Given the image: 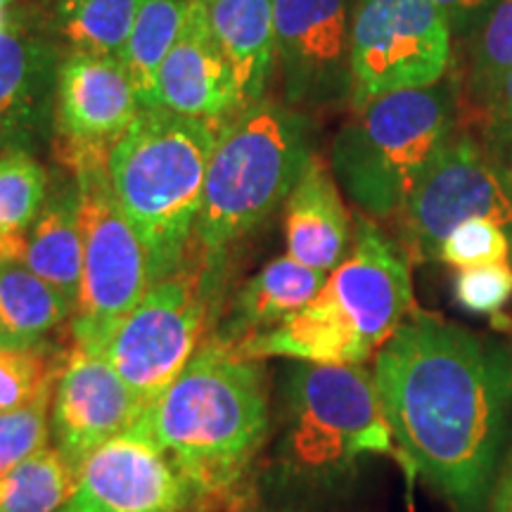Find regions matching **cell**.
<instances>
[{
  "mask_svg": "<svg viewBox=\"0 0 512 512\" xmlns=\"http://www.w3.org/2000/svg\"><path fill=\"white\" fill-rule=\"evenodd\" d=\"M396 451L458 512H489L512 444V351L413 309L375 356Z\"/></svg>",
  "mask_w": 512,
  "mask_h": 512,
  "instance_id": "6da1fadb",
  "label": "cell"
},
{
  "mask_svg": "<svg viewBox=\"0 0 512 512\" xmlns=\"http://www.w3.org/2000/svg\"><path fill=\"white\" fill-rule=\"evenodd\" d=\"M140 425L195 496L228 494L247 475L271 425L261 361L226 339H207Z\"/></svg>",
  "mask_w": 512,
  "mask_h": 512,
  "instance_id": "7a4b0ae2",
  "label": "cell"
},
{
  "mask_svg": "<svg viewBox=\"0 0 512 512\" xmlns=\"http://www.w3.org/2000/svg\"><path fill=\"white\" fill-rule=\"evenodd\" d=\"M411 264L403 245L358 214L349 254L316 297L278 328L238 347L259 361L278 356L299 363H366L413 311Z\"/></svg>",
  "mask_w": 512,
  "mask_h": 512,
  "instance_id": "3957f363",
  "label": "cell"
},
{
  "mask_svg": "<svg viewBox=\"0 0 512 512\" xmlns=\"http://www.w3.org/2000/svg\"><path fill=\"white\" fill-rule=\"evenodd\" d=\"M219 128L152 107L112 145L114 195L147 249L152 283L176 273L188 256Z\"/></svg>",
  "mask_w": 512,
  "mask_h": 512,
  "instance_id": "277c9868",
  "label": "cell"
},
{
  "mask_svg": "<svg viewBox=\"0 0 512 512\" xmlns=\"http://www.w3.org/2000/svg\"><path fill=\"white\" fill-rule=\"evenodd\" d=\"M309 138V119L268 95L223 121L188 254L221 268L230 247L285 207L313 155Z\"/></svg>",
  "mask_w": 512,
  "mask_h": 512,
  "instance_id": "5b68a950",
  "label": "cell"
},
{
  "mask_svg": "<svg viewBox=\"0 0 512 512\" xmlns=\"http://www.w3.org/2000/svg\"><path fill=\"white\" fill-rule=\"evenodd\" d=\"M458 76L427 88L370 100L332 143L330 169L347 195L373 219H392L432 164L451 145Z\"/></svg>",
  "mask_w": 512,
  "mask_h": 512,
  "instance_id": "8992f818",
  "label": "cell"
},
{
  "mask_svg": "<svg viewBox=\"0 0 512 512\" xmlns=\"http://www.w3.org/2000/svg\"><path fill=\"white\" fill-rule=\"evenodd\" d=\"M394 451L375 377L363 363H299L292 370L285 460L297 475L335 479L363 456Z\"/></svg>",
  "mask_w": 512,
  "mask_h": 512,
  "instance_id": "52a82bcc",
  "label": "cell"
},
{
  "mask_svg": "<svg viewBox=\"0 0 512 512\" xmlns=\"http://www.w3.org/2000/svg\"><path fill=\"white\" fill-rule=\"evenodd\" d=\"M110 152H86L67 169L79 188L83 268L72 316L76 347L102 351L110 335L152 287L150 256L110 181Z\"/></svg>",
  "mask_w": 512,
  "mask_h": 512,
  "instance_id": "ba28073f",
  "label": "cell"
},
{
  "mask_svg": "<svg viewBox=\"0 0 512 512\" xmlns=\"http://www.w3.org/2000/svg\"><path fill=\"white\" fill-rule=\"evenodd\" d=\"M219 287L221 268L188 254L176 273L152 283L102 347L100 354L131 387L145 411L204 344Z\"/></svg>",
  "mask_w": 512,
  "mask_h": 512,
  "instance_id": "9c48e42d",
  "label": "cell"
},
{
  "mask_svg": "<svg viewBox=\"0 0 512 512\" xmlns=\"http://www.w3.org/2000/svg\"><path fill=\"white\" fill-rule=\"evenodd\" d=\"M451 29L430 0H356L351 15V107L427 88L448 74Z\"/></svg>",
  "mask_w": 512,
  "mask_h": 512,
  "instance_id": "30bf717a",
  "label": "cell"
},
{
  "mask_svg": "<svg viewBox=\"0 0 512 512\" xmlns=\"http://www.w3.org/2000/svg\"><path fill=\"white\" fill-rule=\"evenodd\" d=\"M399 219L411 261H434L448 235L470 219L512 230V183L475 138L458 136L415 185Z\"/></svg>",
  "mask_w": 512,
  "mask_h": 512,
  "instance_id": "8fae6325",
  "label": "cell"
},
{
  "mask_svg": "<svg viewBox=\"0 0 512 512\" xmlns=\"http://www.w3.org/2000/svg\"><path fill=\"white\" fill-rule=\"evenodd\" d=\"M195 498L178 465L138 420L83 460L60 512H183Z\"/></svg>",
  "mask_w": 512,
  "mask_h": 512,
  "instance_id": "7c38bea8",
  "label": "cell"
},
{
  "mask_svg": "<svg viewBox=\"0 0 512 512\" xmlns=\"http://www.w3.org/2000/svg\"><path fill=\"white\" fill-rule=\"evenodd\" d=\"M275 67L292 107H323L351 95L347 0H275Z\"/></svg>",
  "mask_w": 512,
  "mask_h": 512,
  "instance_id": "4fadbf2b",
  "label": "cell"
},
{
  "mask_svg": "<svg viewBox=\"0 0 512 512\" xmlns=\"http://www.w3.org/2000/svg\"><path fill=\"white\" fill-rule=\"evenodd\" d=\"M145 406L98 351L69 349L55 380L50 434L55 448L79 467L95 448L143 418Z\"/></svg>",
  "mask_w": 512,
  "mask_h": 512,
  "instance_id": "5bb4252c",
  "label": "cell"
},
{
  "mask_svg": "<svg viewBox=\"0 0 512 512\" xmlns=\"http://www.w3.org/2000/svg\"><path fill=\"white\" fill-rule=\"evenodd\" d=\"M140 110L124 62L72 50L57 74V157L81 150L110 152Z\"/></svg>",
  "mask_w": 512,
  "mask_h": 512,
  "instance_id": "9a60e30c",
  "label": "cell"
},
{
  "mask_svg": "<svg viewBox=\"0 0 512 512\" xmlns=\"http://www.w3.org/2000/svg\"><path fill=\"white\" fill-rule=\"evenodd\" d=\"M157 107L214 126L240 112L233 67L211 31L204 0L190 3L181 36L159 69Z\"/></svg>",
  "mask_w": 512,
  "mask_h": 512,
  "instance_id": "2e32d148",
  "label": "cell"
},
{
  "mask_svg": "<svg viewBox=\"0 0 512 512\" xmlns=\"http://www.w3.org/2000/svg\"><path fill=\"white\" fill-rule=\"evenodd\" d=\"M64 57L48 38L17 24L0 31V150H29L55 124Z\"/></svg>",
  "mask_w": 512,
  "mask_h": 512,
  "instance_id": "e0dca14e",
  "label": "cell"
},
{
  "mask_svg": "<svg viewBox=\"0 0 512 512\" xmlns=\"http://www.w3.org/2000/svg\"><path fill=\"white\" fill-rule=\"evenodd\" d=\"M287 254L304 266L330 273L351 249V219L335 174L323 157L311 155L285 202Z\"/></svg>",
  "mask_w": 512,
  "mask_h": 512,
  "instance_id": "ac0fdd59",
  "label": "cell"
},
{
  "mask_svg": "<svg viewBox=\"0 0 512 512\" xmlns=\"http://www.w3.org/2000/svg\"><path fill=\"white\" fill-rule=\"evenodd\" d=\"M325 278L328 273L304 266L290 254L278 256L240 287L216 337L242 344L278 328L283 320L302 311L316 297Z\"/></svg>",
  "mask_w": 512,
  "mask_h": 512,
  "instance_id": "d6986e66",
  "label": "cell"
},
{
  "mask_svg": "<svg viewBox=\"0 0 512 512\" xmlns=\"http://www.w3.org/2000/svg\"><path fill=\"white\" fill-rule=\"evenodd\" d=\"M216 41L233 67L240 110L264 100L275 69V0H204Z\"/></svg>",
  "mask_w": 512,
  "mask_h": 512,
  "instance_id": "ffe728a7",
  "label": "cell"
},
{
  "mask_svg": "<svg viewBox=\"0 0 512 512\" xmlns=\"http://www.w3.org/2000/svg\"><path fill=\"white\" fill-rule=\"evenodd\" d=\"M22 261L38 278L53 285L76 311L81 292L83 240L79 221V188L76 181L60 185L48 195L41 214L29 228Z\"/></svg>",
  "mask_w": 512,
  "mask_h": 512,
  "instance_id": "44dd1931",
  "label": "cell"
},
{
  "mask_svg": "<svg viewBox=\"0 0 512 512\" xmlns=\"http://www.w3.org/2000/svg\"><path fill=\"white\" fill-rule=\"evenodd\" d=\"M72 316V302L19 256L0 259V349H41L50 332Z\"/></svg>",
  "mask_w": 512,
  "mask_h": 512,
  "instance_id": "7402d4cb",
  "label": "cell"
},
{
  "mask_svg": "<svg viewBox=\"0 0 512 512\" xmlns=\"http://www.w3.org/2000/svg\"><path fill=\"white\" fill-rule=\"evenodd\" d=\"M188 10L190 0H140L124 67L143 110L157 107V74L181 36Z\"/></svg>",
  "mask_w": 512,
  "mask_h": 512,
  "instance_id": "603a6c76",
  "label": "cell"
},
{
  "mask_svg": "<svg viewBox=\"0 0 512 512\" xmlns=\"http://www.w3.org/2000/svg\"><path fill=\"white\" fill-rule=\"evenodd\" d=\"M138 8L140 0H57L55 31L79 53L124 62Z\"/></svg>",
  "mask_w": 512,
  "mask_h": 512,
  "instance_id": "cb8c5ba5",
  "label": "cell"
},
{
  "mask_svg": "<svg viewBox=\"0 0 512 512\" xmlns=\"http://www.w3.org/2000/svg\"><path fill=\"white\" fill-rule=\"evenodd\" d=\"M48 200V174L29 150L0 152V259L24 254L29 228Z\"/></svg>",
  "mask_w": 512,
  "mask_h": 512,
  "instance_id": "d4e9b609",
  "label": "cell"
},
{
  "mask_svg": "<svg viewBox=\"0 0 512 512\" xmlns=\"http://www.w3.org/2000/svg\"><path fill=\"white\" fill-rule=\"evenodd\" d=\"M79 467L46 446L0 477V512H60L76 489Z\"/></svg>",
  "mask_w": 512,
  "mask_h": 512,
  "instance_id": "484cf974",
  "label": "cell"
},
{
  "mask_svg": "<svg viewBox=\"0 0 512 512\" xmlns=\"http://www.w3.org/2000/svg\"><path fill=\"white\" fill-rule=\"evenodd\" d=\"M512 69V0H501L472 36L465 95L484 110Z\"/></svg>",
  "mask_w": 512,
  "mask_h": 512,
  "instance_id": "4316f807",
  "label": "cell"
},
{
  "mask_svg": "<svg viewBox=\"0 0 512 512\" xmlns=\"http://www.w3.org/2000/svg\"><path fill=\"white\" fill-rule=\"evenodd\" d=\"M55 358L43 349H0V413L19 411L55 389Z\"/></svg>",
  "mask_w": 512,
  "mask_h": 512,
  "instance_id": "83f0119b",
  "label": "cell"
},
{
  "mask_svg": "<svg viewBox=\"0 0 512 512\" xmlns=\"http://www.w3.org/2000/svg\"><path fill=\"white\" fill-rule=\"evenodd\" d=\"M53 394L19 411L0 413V477L48 446Z\"/></svg>",
  "mask_w": 512,
  "mask_h": 512,
  "instance_id": "f1b7e54d",
  "label": "cell"
},
{
  "mask_svg": "<svg viewBox=\"0 0 512 512\" xmlns=\"http://www.w3.org/2000/svg\"><path fill=\"white\" fill-rule=\"evenodd\" d=\"M510 252L512 242L503 226H498V223L489 219H470L460 223L448 235L444 245H441L439 261L463 271V268L508 261Z\"/></svg>",
  "mask_w": 512,
  "mask_h": 512,
  "instance_id": "f546056e",
  "label": "cell"
},
{
  "mask_svg": "<svg viewBox=\"0 0 512 512\" xmlns=\"http://www.w3.org/2000/svg\"><path fill=\"white\" fill-rule=\"evenodd\" d=\"M458 306L482 316H498L512 299V266L508 261L463 268L453 283Z\"/></svg>",
  "mask_w": 512,
  "mask_h": 512,
  "instance_id": "4dcf8cb0",
  "label": "cell"
},
{
  "mask_svg": "<svg viewBox=\"0 0 512 512\" xmlns=\"http://www.w3.org/2000/svg\"><path fill=\"white\" fill-rule=\"evenodd\" d=\"M453 36H475L501 0H430Z\"/></svg>",
  "mask_w": 512,
  "mask_h": 512,
  "instance_id": "1f68e13d",
  "label": "cell"
},
{
  "mask_svg": "<svg viewBox=\"0 0 512 512\" xmlns=\"http://www.w3.org/2000/svg\"><path fill=\"white\" fill-rule=\"evenodd\" d=\"M486 124L496 138L510 140L512 138V69L505 74V79L489 105L484 107Z\"/></svg>",
  "mask_w": 512,
  "mask_h": 512,
  "instance_id": "d6a6232c",
  "label": "cell"
},
{
  "mask_svg": "<svg viewBox=\"0 0 512 512\" xmlns=\"http://www.w3.org/2000/svg\"><path fill=\"white\" fill-rule=\"evenodd\" d=\"M489 512H512V444L505 453L494 491H491Z\"/></svg>",
  "mask_w": 512,
  "mask_h": 512,
  "instance_id": "836d02e7",
  "label": "cell"
},
{
  "mask_svg": "<svg viewBox=\"0 0 512 512\" xmlns=\"http://www.w3.org/2000/svg\"><path fill=\"white\" fill-rule=\"evenodd\" d=\"M12 24H15V22H12L10 15H8V8H0V31L10 29Z\"/></svg>",
  "mask_w": 512,
  "mask_h": 512,
  "instance_id": "e575fe53",
  "label": "cell"
},
{
  "mask_svg": "<svg viewBox=\"0 0 512 512\" xmlns=\"http://www.w3.org/2000/svg\"><path fill=\"white\" fill-rule=\"evenodd\" d=\"M12 0H0V8H10Z\"/></svg>",
  "mask_w": 512,
  "mask_h": 512,
  "instance_id": "d590c367",
  "label": "cell"
},
{
  "mask_svg": "<svg viewBox=\"0 0 512 512\" xmlns=\"http://www.w3.org/2000/svg\"><path fill=\"white\" fill-rule=\"evenodd\" d=\"M510 242H512V230H510Z\"/></svg>",
  "mask_w": 512,
  "mask_h": 512,
  "instance_id": "8d00e7d4",
  "label": "cell"
},
{
  "mask_svg": "<svg viewBox=\"0 0 512 512\" xmlns=\"http://www.w3.org/2000/svg\"><path fill=\"white\" fill-rule=\"evenodd\" d=\"M190 3H195V0H190Z\"/></svg>",
  "mask_w": 512,
  "mask_h": 512,
  "instance_id": "74e56055",
  "label": "cell"
}]
</instances>
